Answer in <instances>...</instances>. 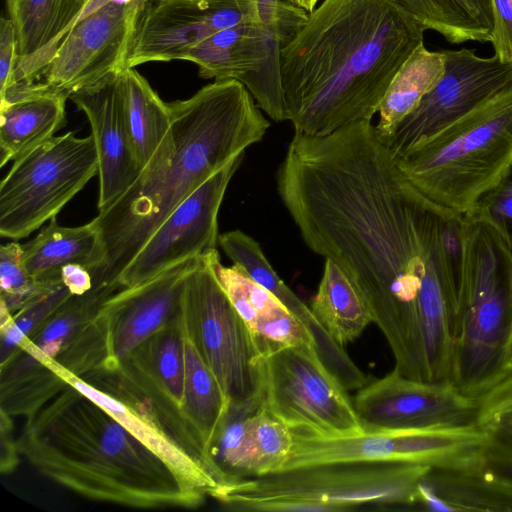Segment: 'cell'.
I'll return each instance as SVG.
<instances>
[{"label":"cell","mask_w":512,"mask_h":512,"mask_svg":"<svg viewBox=\"0 0 512 512\" xmlns=\"http://www.w3.org/2000/svg\"><path fill=\"white\" fill-rule=\"evenodd\" d=\"M276 182L308 248L362 293L394 370L429 381L426 354L452 344L464 215L414 187L368 121L294 133Z\"/></svg>","instance_id":"obj_1"},{"label":"cell","mask_w":512,"mask_h":512,"mask_svg":"<svg viewBox=\"0 0 512 512\" xmlns=\"http://www.w3.org/2000/svg\"><path fill=\"white\" fill-rule=\"evenodd\" d=\"M425 30L396 0H323L281 47L285 121L309 136L371 122Z\"/></svg>","instance_id":"obj_2"},{"label":"cell","mask_w":512,"mask_h":512,"mask_svg":"<svg viewBox=\"0 0 512 512\" xmlns=\"http://www.w3.org/2000/svg\"><path fill=\"white\" fill-rule=\"evenodd\" d=\"M171 125L133 185L93 219L105 251L93 285L115 284L166 218L214 173L262 140L270 127L247 88L214 80L168 103Z\"/></svg>","instance_id":"obj_3"},{"label":"cell","mask_w":512,"mask_h":512,"mask_svg":"<svg viewBox=\"0 0 512 512\" xmlns=\"http://www.w3.org/2000/svg\"><path fill=\"white\" fill-rule=\"evenodd\" d=\"M16 443L42 475L91 500L155 509L194 508L206 499L66 381L26 416Z\"/></svg>","instance_id":"obj_4"},{"label":"cell","mask_w":512,"mask_h":512,"mask_svg":"<svg viewBox=\"0 0 512 512\" xmlns=\"http://www.w3.org/2000/svg\"><path fill=\"white\" fill-rule=\"evenodd\" d=\"M36 360L107 410L192 490L213 497L227 485L200 431L157 374L142 343L125 357L107 358L81 376L54 358Z\"/></svg>","instance_id":"obj_5"},{"label":"cell","mask_w":512,"mask_h":512,"mask_svg":"<svg viewBox=\"0 0 512 512\" xmlns=\"http://www.w3.org/2000/svg\"><path fill=\"white\" fill-rule=\"evenodd\" d=\"M450 382L477 398L504 373L512 327V251L486 222L464 215Z\"/></svg>","instance_id":"obj_6"},{"label":"cell","mask_w":512,"mask_h":512,"mask_svg":"<svg viewBox=\"0 0 512 512\" xmlns=\"http://www.w3.org/2000/svg\"><path fill=\"white\" fill-rule=\"evenodd\" d=\"M395 158L402 174L423 195L467 215L512 162V82Z\"/></svg>","instance_id":"obj_7"},{"label":"cell","mask_w":512,"mask_h":512,"mask_svg":"<svg viewBox=\"0 0 512 512\" xmlns=\"http://www.w3.org/2000/svg\"><path fill=\"white\" fill-rule=\"evenodd\" d=\"M146 4L147 0H86L56 38L18 62L11 85L69 98L121 73L128 68Z\"/></svg>","instance_id":"obj_8"},{"label":"cell","mask_w":512,"mask_h":512,"mask_svg":"<svg viewBox=\"0 0 512 512\" xmlns=\"http://www.w3.org/2000/svg\"><path fill=\"white\" fill-rule=\"evenodd\" d=\"M432 467L388 461H333L242 479L214 495L226 509L260 500L322 503L334 512L363 506L416 507L419 483Z\"/></svg>","instance_id":"obj_9"},{"label":"cell","mask_w":512,"mask_h":512,"mask_svg":"<svg viewBox=\"0 0 512 512\" xmlns=\"http://www.w3.org/2000/svg\"><path fill=\"white\" fill-rule=\"evenodd\" d=\"M211 253L200 258L188 277L180 322L229 400L230 410L253 413L260 403V353L215 274Z\"/></svg>","instance_id":"obj_10"},{"label":"cell","mask_w":512,"mask_h":512,"mask_svg":"<svg viewBox=\"0 0 512 512\" xmlns=\"http://www.w3.org/2000/svg\"><path fill=\"white\" fill-rule=\"evenodd\" d=\"M98 170L91 134L55 136L14 160L0 183V236L27 237L55 218Z\"/></svg>","instance_id":"obj_11"},{"label":"cell","mask_w":512,"mask_h":512,"mask_svg":"<svg viewBox=\"0 0 512 512\" xmlns=\"http://www.w3.org/2000/svg\"><path fill=\"white\" fill-rule=\"evenodd\" d=\"M260 403L291 430L320 436L363 432L353 400L314 346L282 348L260 357Z\"/></svg>","instance_id":"obj_12"},{"label":"cell","mask_w":512,"mask_h":512,"mask_svg":"<svg viewBox=\"0 0 512 512\" xmlns=\"http://www.w3.org/2000/svg\"><path fill=\"white\" fill-rule=\"evenodd\" d=\"M292 434V450L282 470L333 461L410 462L455 467L482 457L487 444V436L477 425L363 431L347 436H320L296 430H292Z\"/></svg>","instance_id":"obj_13"},{"label":"cell","mask_w":512,"mask_h":512,"mask_svg":"<svg viewBox=\"0 0 512 512\" xmlns=\"http://www.w3.org/2000/svg\"><path fill=\"white\" fill-rule=\"evenodd\" d=\"M445 72L436 86L387 137L380 139L401 156L430 139L512 82V63L473 50H445Z\"/></svg>","instance_id":"obj_14"},{"label":"cell","mask_w":512,"mask_h":512,"mask_svg":"<svg viewBox=\"0 0 512 512\" xmlns=\"http://www.w3.org/2000/svg\"><path fill=\"white\" fill-rule=\"evenodd\" d=\"M353 404L366 432L477 425L476 398L463 394L450 381H419L394 369L359 388Z\"/></svg>","instance_id":"obj_15"},{"label":"cell","mask_w":512,"mask_h":512,"mask_svg":"<svg viewBox=\"0 0 512 512\" xmlns=\"http://www.w3.org/2000/svg\"><path fill=\"white\" fill-rule=\"evenodd\" d=\"M243 157L219 169L166 218L119 276L116 291L144 282L187 258L217 250L219 209Z\"/></svg>","instance_id":"obj_16"},{"label":"cell","mask_w":512,"mask_h":512,"mask_svg":"<svg viewBox=\"0 0 512 512\" xmlns=\"http://www.w3.org/2000/svg\"><path fill=\"white\" fill-rule=\"evenodd\" d=\"M283 40L263 23H243L221 30L183 58L197 65L203 79L241 82L272 120L285 121L280 81Z\"/></svg>","instance_id":"obj_17"},{"label":"cell","mask_w":512,"mask_h":512,"mask_svg":"<svg viewBox=\"0 0 512 512\" xmlns=\"http://www.w3.org/2000/svg\"><path fill=\"white\" fill-rule=\"evenodd\" d=\"M243 23H263L255 0H147L127 66L183 60L209 36Z\"/></svg>","instance_id":"obj_18"},{"label":"cell","mask_w":512,"mask_h":512,"mask_svg":"<svg viewBox=\"0 0 512 512\" xmlns=\"http://www.w3.org/2000/svg\"><path fill=\"white\" fill-rule=\"evenodd\" d=\"M199 260L180 261L102 302L96 318L106 325L107 358L125 357L179 312L188 277Z\"/></svg>","instance_id":"obj_19"},{"label":"cell","mask_w":512,"mask_h":512,"mask_svg":"<svg viewBox=\"0 0 512 512\" xmlns=\"http://www.w3.org/2000/svg\"><path fill=\"white\" fill-rule=\"evenodd\" d=\"M69 99L85 113L91 126L99 159L98 210L103 211L117 201L141 173L127 131L120 73L72 93Z\"/></svg>","instance_id":"obj_20"},{"label":"cell","mask_w":512,"mask_h":512,"mask_svg":"<svg viewBox=\"0 0 512 512\" xmlns=\"http://www.w3.org/2000/svg\"><path fill=\"white\" fill-rule=\"evenodd\" d=\"M215 274L247 325L260 357L294 345L315 348L309 330L272 293L252 281L238 266H224L217 250L210 254Z\"/></svg>","instance_id":"obj_21"},{"label":"cell","mask_w":512,"mask_h":512,"mask_svg":"<svg viewBox=\"0 0 512 512\" xmlns=\"http://www.w3.org/2000/svg\"><path fill=\"white\" fill-rule=\"evenodd\" d=\"M429 511H512V479L481 457L455 467H432L417 489V503Z\"/></svg>","instance_id":"obj_22"},{"label":"cell","mask_w":512,"mask_h":512,"mask_svg":"<svg viewBox=\"0 0 512 512\" xmlns=\"http://www.w3.org/2000/svg\"><path fill=\"white\" fill-rule=\"evenodd\" d=\"M68 96L10 86L0 95V166L55 137L66 125Z\"/></svg>","instance_id":"obj_23"},{"label":"cell","mask_w":512,"mask_h":512,"mask_svg":"<svg viewBox=\"0 0 512 512\" xmlns=\"http://www.w3.org/2000/svg\"><path fill=\"white\" fill-rule=\"evenodd\" d=\"M21 262L36 281L59 284L61 269L68 264L85 267L93 277L103 266L105 251L94 221L64 227L56 217L32 240L21 245Z\"/></svg>","instance_id":"obj_24"},{"label":"cell","mask_w":512,"mask_h":512,"mask_svg":"<svg viewBox=\"0 0 512 512\" xmlns=\"http://www.w3.org/2000/svg\"><path fill=\"white\" fill-rule=\"evenodd\" d=\"M310 309L342 347L358 338L373 323L371 310L360 290L330 259H325L322 278Z\"/></svg>","instance_id":"obj_25"},{"label":"cell","mask_w":512,"mask_h":512,"mask_svg":"<svg viewBox=\"0 0 512 512\" xmlns=\"http://www.w3.org/2000/svg\"><path fill=\"white\" fill-rule=\"evenodd\" d=\"M120 85L132 151L142 171L168 135L170 109L135 68L120 73Z\"/></svg>","instance_id":"obj_26"},{"label":"cell","mask_w":512,"mask_h":512,"mask_svg":"<svg viewBox=\"0 0 512 512\" xmlns=\"http://www.w3.org/2000/svg\"><path fill=\"white\" fill-rule=\"evenodd\" d=\"M443 51L420 45L394 76L379 107L375 130L380 139L390 135L439 82L445 72Z\"/></svg>","instance_id":"obj_27"},{"label":"cell","mask_w":512,"mask_h":512,"mask_svg":"<svg viewBox=\"0 0 512 512\" xmlns=\"http://www.w3.org/2000/svg\"><path fill=\"white\" fill-rule=\"evenodd\" d=\"M179 325L185 365L183 407L200 431L210 454L212 445L228 420L230 403L194 341L181 325L180 317Z\"/></svg>","instance_id":"obj_28"},{"label":"cell","mask_w":512,"mask_h":512,"mask_svg":"<svg viewBox=\"0 0 512 512\" xmlns=\"http://www.w3.org/2000/svg\"><path fill=\"white\" fill-rule=\"evenodd\" d=\"M426 29L448 42H491L492 18L488 0H396Z\"/></svg>","instance_id":"obj_29"},{"label":"cell","mask_w":512,"mask_h":512,"mask_svg":"<svg viewBox=\"0 0 512 512\" xmlns=\"http://www.w3.org/2000/svg\"><path fill=\"white\" fill-rule=\"evenodd\" d=\"M218 244L234 265L278 298L293 315L305 310L307 305L278 276L255 239L231 230L219 235Z\"/></svg>","instance_id":"obj_30"},{"label":"cell","mask_w":512,"mask_h":512,"mask_svg":"<svg viewBox=\"0 0 512 512\" xmlns=\"http://www.w3.org/2000/svg\"><path fill=\"white\" fill-rule=\"evenodd\" d=\"M251 415L230 410L223 431L211 447V459L228 485L254 475Z\"/></svg>","instance_id":"obj_31"},{"label":"cell","mask_w":512,"mask_h":512,"mask_svg":"<svg viewBox=\"0 0 512 512\" xmlns=\"http://www.w3.org/2000/svg\"><path fill=\"white\" fill-rule=\"evenodd\" d=\"M63 4L64 0H15L7 12L17 31L19 61L55 37Z\"/></svg>","instance_id":"obj_32"},{"label":"cell","mask_w":512,"mask_h":512,"mask_svg":"<svg viewBox=\"0 0 512 512\" xmlns=\"http://www.w3.org/2000/svg\"><path fill=\"white\" fill-rule=\"evenodd\" d=\"M179 313L180 310L142 344L157 374L171 394L183 406L185 365Z\"/></svg>","instance_id":"obj_33"},{"label":"cell","mask_w":512,"mask_h":512,"mask_svg":"<svg viewBox=\"0 0 512 512\" xmlns=\"http://www.w3.org/2000/svg\"><path fill=\"white\" fill-rule=\"evenodd\" d=\"M477 426L487 445L512 453V371L505 372L479 397Z\"/></svg>","instance_id":"obj_34"},{"label":"cell","mask_w":512,"mask_h":512,"mask_svg":"<svg viewBox=\"0 0 512 512\" xmlns=\"http://www.w3.org/2000/svg\"><path fill=\"white\" fill-rule=\"evenodd\" d=\"M251 425L254 444L253 477L282 470L292 450V430L262 408L252 413Z\"/></svg>","instance_id":"obj_35"},{"label":"cell","mask_w":512,"mask_h":512,"mask_svg":"<svg viewBox=\"0 0 512 512\" xmlns=\"http://www.w3.org/2000/svg\"><path fill=\"white\" fill-rule=\"evenodd\" d=\"M22 246L17 242L0 247L1 302L9 311L21 309L30 301L58 287L33 279L21 262Z\"/></svg>","instance_id":"obj_36"},{"label":"cell","mask_w":512,"mask_h":512,"mask_svg":"<svg viewBox=\"0 0 512 512\" xmlns=\"http://www.w3.org/2000/svg\"><path fill=\"white\" fill-rule=\"evenodd\" d=\"M467 215L489 224L512 251V162Z\"/></svg>","instance_id":"obj_37"},{"label":"cell","mask_w":512,"mask_h":512,"mask_svg":"<svg viewBox=\"0 0 512 512\" xmlns=\"http://www.w3.org/2000/svg\"><path fill=\"white\" fill-rule=\"evenodd\" d=\"M255 1L263 24L277 32L284 44L294 36L308 17V12L287 0Z\"/></svg>","instance_id":"obj_38"},{"label":"cell","mask_w":512,"mask_h":512,"mask_svg":"<svg viewBox=\"0 0 512 512\" xmlns=\"http://www.w3.org/2000/svg\"><path fill=\"white\" fill-rule=\"evenodd\" d=\"M492 18V45L494 55L505 63H512V1L488 0Z\"/></svg>","instance_id":"obj_39"},{"label":"cell","mask_w":512,"mask_h":512,"mask_svg":"<svg viewBox=\"0 0 512 512\" xmlns=\"http://www.w3.org/2000/svg\"><path fill=\"white\" fill-rule=\"evenodd\" d=\"M18 62V38L14 21L9 16H2L0 20V95L11 85Z\"/></svg>","instance_id":"obj_40"},{"label":"cell","mask_w":512,"mask_h":512,"mask_svg":"<svg viewBox=\"0 0 512 512\" xmlns=\"http://www.w3.org/2000/svg\"><path fill=\"white\" fill-rule=\"evenodd\" d=\"M17 443L12 437L10 416L1 410V473H10L17 466L19 459Z\"/></svg>","instance_id":"obj_41"},{"label":"cell","mask_w":512,"mask_h":512,"mask_svg":"<svg viewBox=\"0 0 512 512\" xmlns=\"http://www.w3.org/2000/svg\"><path fill=\"white\" fill-rule=\"evenodd\" d=\"M61 281L72 295H83L93 287L90 272L79 264H68L61 269Z\"/></svg>","instance_id":"obj_42"},{"label":"cell","mask_w":512,"mask_h":512,"mask_svg":"<svg viewBox=\"0 0 512 512\" xmlns=\"http://www.w3.org/2000/svg\"><path fill=\"white\" fill-rule=\"evenodd\" d=\"M485 459L494 471L512 479V453L488 447L485 451Z\"/></svg>","instance_id":"obj_43"},{"label":"cell","mask_w":512,"mask_h":512,"mask_svg":"<svg viewBox=\"0 0 512 512\" xmlns=\"http://www.w3.org/2000/svg\"><path fill=\"white\" fill-rule=\"evenodd\" d=\"M85 1L86 0H64V4H63L62 10H61V14L59 17L56 34H55L54 38H56L67 27V25L72 21V19L80 11V9L84 5Z\"/></svg>","instance_id":"obj_44"},{"label":"cell","mask_w":512,"mask_h":512,"mask_svg":"<svg viewBox=\"0 0 512 512\" xmlns=\"http://www.w3.org/2000/svg\"><path fill=\"white\" fill-rule=\"evenodd\" d=\"M287 1L290 2L291 4H293L294 6L305 10L308 13L312 12L315 9L316 4L318 2V0H287Z\"/></svg>","instance_id":"obj_45"},{"label":"cell","mask_w":512,"mask_h":512,"mask_svg":"<svg viewBox=\"0 0 512 512\" xmlns=\"http://www.w3.org/2000/svg\"><path fill=\"white\" fill-rule=\"evenodd\" d=\"M508 371H512V327H511V332H510V336H509V340H508V344H507L505 361H504V373L508 372Z\"/></svg>","instance_id":"obj_46"},{"label":"cell","mask_w":512,"mask_h":512,"mask_svg":"<svg viewBox=\"0 0 512 512\" xmlns=\"http://www.w3.org/2000/svg\"><path fill=\"white\" fill-rule=\"evenodd\" d=\"M15 0H6L7 11L13 6Z\"/></svg>","instance_id":"obj_47"},{"label":"cell","mask_w":512,"mask_h":512,"mask_svg":"<svg viewBox=\"0 0 512 512\" xmlns=\"http://www.w3.org/2000/svg\"><path fill=\"white\" fill-rule=\"evenodd\" d=\"M512 1V0H511Z\"/></svg>","instance_id":"obj_48"}]
</instances>
